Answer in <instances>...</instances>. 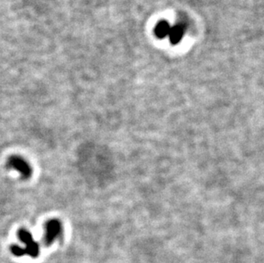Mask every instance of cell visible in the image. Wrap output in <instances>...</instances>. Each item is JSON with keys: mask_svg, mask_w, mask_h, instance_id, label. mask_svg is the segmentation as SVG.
<instances>
[{"mask_svg": "<svg viewBox=\"0 0 264 263\" xmlns=\"http://www.w3.org/2000/svg\"><path fill=\"white\" fill-rule=\"evenodd\" d=\"M63 233V226L61 221L53 219L47 221L45 227V244L46 245H51L56 241V239L60 238Z\"/></svg>", "mask_w": 264, "mask_h": 263, "instance_id": "cell-2", "label": "cell"}, {"mask_svg": "<svg viewBox=\"0 0 264 263\" xmlns=\"http://www.w3.org/2000/svg\"><path fill=\"white\" fill-rule=\"evenodd\" d=\"M18 238L25 245L23 248H21L24 252V256L28 255L33 258L39 256L40 252L39 244L35 240L31 232H28L26 229H21L18 232Z\"/></svg>", "mask_w": 264, "mask_h": 263, "instance_id": "cell-1", "label": "cell"}, {"mask_svg": "<svg viewBox=\"0 0 264 263\" xmlns=\"http://www.w3.org/2000/svg\"><path fill=\"white\" fill-rule=\"evenodd\" d=\"M170 29H171V26L169 25V22L162 20V21H158V24L156 25L155 28H154V34L157 36V38L164 39L167 36L169 37Z\"/></svg>", "mask_w": 264, "mask_h": 263, "instance_id": "cell-5", "label": "cell"}, {"mask_svg": "<svg viewBox=\"0 0 264 263\" xmlns=\"http://www.w3.org/2000/svg\"><path fill=\"white\" fill-rule=\"evenodd\" d=\"M186 31H187V26L184 22H179L174 27H171L169 35L170 43L172 45H178L180 40L183 39Z\"/></svg>", "mask_w": 264, "mask_h": 263, "instance_id": "cell-4", "label": "cell"}, {"mask_svg": "<svg viewBox=\"0 0 264 263\" xmlns=\"http://www.w3.org/2000/svg\"><path fill=\"white\" fill-rule=\"evenodd\" d=\"M9 169H14L21 175L23 179H28L32 175V168L24 158L19 156H13L9 158L7 162Z\"/></svg>", "mask_w": 264, "mask_h": 263, "instance_id": "cell-3", "label": "cell"}]
</instances>
